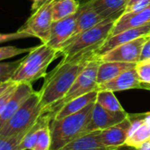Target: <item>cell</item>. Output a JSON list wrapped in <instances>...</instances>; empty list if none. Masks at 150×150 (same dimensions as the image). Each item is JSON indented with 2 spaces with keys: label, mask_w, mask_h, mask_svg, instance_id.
<instances>
[{
  "label": "cell",
  "mask_w": 150,
  "mask_h": 150,
  "mask_svg": "<svg viewBox=\"0 0 150 150\" xmlns=\"http://www.w3.org/2000/svg\"><path fill=\"white\" fill-rule=\"evenodd\" d=\"M142 89L150 91V84H142Z\"/></svg>",
  "instance_id": "obj_38"
},
{
  "label": "cell",
  "mask_w": 150,
  "mask_h": 150,
  "mask_svg": "<svg viewBox=\"0 0 150 150\" xmlns=\"http://www.w3.org/2000/svg\"><path fill=\"white\" fill-rule=\"evenodd\" d=\"M43 116L38 91H34L0 130V137H8L32 128Z\"/></svg>",
  "instance_id": "obj_6"
},
{
  "label": "cell",
  "mask_w": 150,
  "mask_h": 150,
  "mask_svg": "<svg viewBox=\"0 0 150 150\" xmlns=\"http://www.w3.org/2000/svg\"><path fill=\"white\" fill-rule=\"evenodd\" d=\"M132 89H142V83L138 77L135 68L128 69L106 83L98 84L97 91H110L112 92Z\"/></svg>",
  "instance_id": "obj_14"
},
{
  "label": "cell",
  "mask_w": 150,
  "mask_h": 150,
  "mask_svg": "<svg viewBox=\"0 0 150 150\" xmlns=\"http://www.w3.org/2000/svg\"><path fill=\"white\" fill-rule=\"evenodd\" d=\"M150 58V38L149 36L148 40L145 42L142 50V54H141V61L149 59Z\"/></svg>",
  "instance_id": "obj_32"
},
{
  "label": "cell",
  "mask_w": 150,
  "mask_h": 150,
  "mask_svg": "<svg viewBox=\"0 0 150 150\" xmlns=\"http://www.w3.org/2000/svg\"><path fill=\"white\" fill-rule=\"evenodd\" d=\"M96 55L95 52H89L76 54L66 61L62 60L53 70L47 73L38 91L43 115L66 95L79 74Z\"/></svg>",
  "instance_id": "obj_1"
},
{
  "label": "cell",
  "mask_w": 150,
  "mask_h": 150,
  "mask_svg": "<svg viewBox=\"0 0 150 150\" xmlns=\"http://www.w3.org/2000/svg\"><path fill=\"white\" fill-rule=\"evenodd\" d=\"M98 91H93L91 92H89L85 95H83L81 97H78L70 102L67 103L65 105H63L53 117L52 120H61L62 118H65L67 116H69L73 113H76L84 107H86L88 105L96 102Z\"/></svg>",
  "instance_id": "obj_19"
},
{
  "label": "cell",
  "mask_w": 150,
  "mask_h": 150,
  "mask_svg": "<svg viewBox=\"0 0 150 150\" xmlns=\"http://www.w3.org/2000/svg\"><path fill=\"white\" fill-rule=\"evenodd\" d=\"M34 91H35L31 83H22L18 84L13 95L11 96L3 112L0 114V130Z\"/></svg>",
  "instance_id": "obj_13"
},
{
  "label": "cell",
  "mask_w": 150,
  "mask_h": 150,
  "mask_svg": "<svg viewBox=\"0 0 150 150\" xmlns=\"http://www.w3.org/2000/svg\"><path fill=\"white\" fill-rule=\"evenodd\" d=\"M94 105L95 102L76 113L51 121L52 145L50 150H59L73 140L88 133L87 127L91 120Z\"/></svg>",
  "instance_id": "obj_4"
},
{
  "label": "cell",
  "mask_w": 150,
  "mask_h": 150,
  "mask_svg": "<svg viewBox=\"0 0 150 150\" xmlns=\"http://www.w3.org/2000/svg\"><path fill=\"white\" fill-rule=\"evenodd\" d=\"M100 63L101 61L98 55L94 56L76 77V81L66 93V95L47 111L45 115H47L51 121L54 115L67 103L89 92L97 91V75Z\"/></svg>",
  "instance_id": "obj_5"
},
{
  "label": "cell",
  "mask_w": 150,
  "mask_h": 150,
  "mask_svg": "<svg viewBox=\"0 0 150 150\" xmlns=\"http://www.w3.org/2000/svg\"><path fill=\"white\" fill-rule=\"evenodd\" d=\"M30 130L31 128L11 136L0 137V150H17L20 142Z\"/></svg>",
  "instance_id": "obj_25"
},
{
  "label": "cell",
  "mask_w": 150,
  "mask_h": 150,
  "mask_svg": "<svg viewBox=\"0 0 150 150\" xmlns=\"http://www.w3.org/2000/svg\"><path fill=\"white\" fill-rule=\"evenodd\" d=\"M32 49H33V47L20 48V47H13V46L0 47V62L3 60L12 58V57L19 55V54L29 53Z\"/></svg>",
  "instance_id": "obj_28"
},
{
  "label": "cell",
  "mask_w": 150,
  "mask_h": 150,
  "mask_svg": "<svg viewBox=\"0 0 150 150\" xmlns=\"http://www.w3.org/2000/svg\"><path fill=\"white\" fill-rule=\"evenodd\" d=\"M59 150H118L112 148H108L103 144L99 138V131L87 133Z\"/></svg>",
  "instance_id": "obj_17"
},
{
  "label": "cell",
  "mask_w": 150,
  "mask_h": 150,
  "mask_svg": "<svg viewBox=\"0 0 150 150\" xmlns=\"http://www.w3.org/2000/svg\"><path fill=\"white\" fill-rule=\"evenodd\" d=\"M118 150H119V149H118Z\"/></svg>",
  "instance_id": "obj_41"
},
{
  "label": "cell",
  "mask_w": 150,
  "mask_h": 150,
  "mask_svg": "<svg viewBox=\"0 0 150 150\" xmlns=\"http://www.w3.org/2000/svg\"><path fill=\"white\" fill-rule=\"evenodd\" d=\"M133 150H138V149H133Z\"/></svg>",
  "instance_id": "obj_39"
},
{
  "label": "cell",
  "mask_w": 150,
  "mask_h": 150,
  "mask_svg": "<svg viewBox=\"0 0 150 150\" xmlns=\"http://www.w3.org/2000/svg\"><path fill=\"white\" fill-rule=\"evenodd\" d=\"M150 22V5L140 11H131L123 13L115 22V25L110 34L116 35L127 29L139 27Z\"/></svg>",
  "instance_id": "obj_15"
},
{
  "label": "cell",
  "mask_w": 150,
  "mask_h": 150,
  "mask_svg": "<svg viewBox=\"0 0 150 150\" xmlns=\"http://www.w3.org/2000/svg\"><path fill=\"white\" fill-rule=\"evenodd\" d=\"M139 1H142V0H129V2H128V4H127V7L131 6L132 4H135V3H137V2H139Z\"/></svg>",
  "instance_id": "obj_37"
},
{
  "label": "cell",
  "mask_w": 150,
  "mask_h": 150,
  "mask_svg": "<svg viewBox=\"0 0 150 150\" xmlns=\"http://www.w3.org/2000/svg\"><path fill=\"white\" fill-rule=\"evenodd\" d=\"M135 70L142 84H150V58L137 62Z\"/></svg>",
  "instance_id": "obj_27"
},
{
  "label": "cell",
  "mask_w": 150,
  "mask_h": 150,
  "mask_svg": "<svg viewBox=\"0 0 150 150\" xmlns=\"http://www.w3.org/2000/svg\"><path fill=\"white\" fill-rule=\"evenodd\" d=\"M60 51L41 43L33 47L28 54L21 59L20 64L11 77V81L18 83H33L41 77H45L49 65L59 57Z\"/></svg>",
  "instance_id": "obj_3"
},
{
  "label": "cell",
  "mask_w": 150,
  "mask_h": 150,
  "mask_svg": "<svg viewBox=\"0 0 150 150\" xmlns=\"http://www.w3.org/2000/svg\"><path fill=\"white\" fill-rule=\"evenodd\" d=\"M101 21H102V19L100 18L98 14L96 12V11L93 9L91 0L81 4L79 7V10L77 11V18H76L75 31H74L71 38L62 47V48L66 44H68L72 40H74L76 37H77L79 34H81L83 32L91 28L92 26L96 25L97 24H98Z\"/></svg>",
  "instance_id": "obj_16"
},
{
  "label": "cell",
  "mask_w": 150,
  "mask_h": 150,
  "mask_svg": "<svg viewBox=\"0 0 150 150\" xmlns=\"http://www.w3.org/2000/svg\"><path fill=\"white\" fill-rule=\"evenodd\" d=\"M80 4L76 0H54L53 2V22L62 19L76 13Z\"/></svg>",
  "instance_id": "obj_21"
},
{
  "label": "cell",
  "mask_w": 150,
  "mask_h": 150,
  "mask_svg": "<svg viewBox=\"0 0 150 150\" xmlns=\"http://www.w3.org/2000/svg\"><path fill=\"white\" fill-rule=\"evenodd\" d=\"M131 120L128 114V117L120 123L99 131V138L105 146L119 149L127 140Z\"/></svg>",
  "instance_id": "obj_12"
},
{
  "label": "cell",
  "mask_w": 150,
  "mask_h": 150,
  "mask_svg": "<svg viewBox=\"0 0 150 150\" xmlns=\"http://www.w3.org/2000/svg\"><path fill=\"white\" fill-rule=\"evenodd\" d=\"M149 35L140 37L132 41L124 43L100 56L101 62H120L137 63L141 61V54L145 42Z\"/></svg>",
  "instance_id": "obj_8"
},
{
  "label": "cell",
  "mask_w": 150,
  "mask_h": 150,
  "mask_svg": "<svg viewBox=\"0 0 150 150\" xmlns=\"http://www.w3.org/2000/svg\"><path fill=\"white\" fill-rule=\"evenodd\" d=\"M129 0H91L93 9L102 20L124 11Z\"/></svg>",
  "instance_id": "obj_20"
},
{
  "label": "cell",
  "mask_w": 150,
  "mask_h": 150,
  "mask_svg": "<svg viewBox=\"0 0 150 150\" xmlns=\"http://www.w3.org/2000/svg\"><path fill=\"white\" fill-rule=\"evenodd\" d=\"M18 84V83H15V82H14V83L8 88V90L0 97V114H1V113L3 112V111L4 110L6 105L8 104L9 100L11 99V96L13 95V93H14V91H15V90H16Z\"/></svg>",
  "instance_id": "obj_29"
},
{
  "label": "cell",
  "mask_w": 150,
  "mask_h": 150,
  "mask_svg": "<svg viewBox=\"0 0 150 150\" xmlns=\"http://www.w3.org/2000/svg\"><path fill=\"white\" fill-rule=\"evenodd\" d=\"M76 18L77 12L69 17L53 22L47 45L60 51L62 47L71 38L75 31Z\"/></svg>",
  "instance_id": "obj_10"
},
{
  "label": "cell",
  "mask_w": 150,
  "mask_h": 150,
  "mask_svg": "<svg viewBox=\"0 0 150 150\" xmlns=\"http://www.w3.org/2000/svg\"><path fill=\"white\" fill-rule=\"evenodd\" d=\"M150 140V127L145 122L127 140L125 145L133 149H139L143 143Z\"/></svg>",
  "instance_id": "obj_23"
},
{
  "label": "cell",
  "mask_w": 150,
  "mask_h": 150,
  "mask_svg": "<svg viewBox=\"0 0 150 150\" xmlns=\"http://www.w3.org/2000/svg\"><path fill=\"white\" fill-rule=\"evenodd\" d=\"M21 59L13 62H0V83L11 79L20 64Z\"/></svg>",
  "instance_id": "obj_26"
},
{
  "label": "cell",
  "mask_w": 150,
  "mask_h": 150,
  "mask_svg": "<svg viewBox=\"0 0 150 150\" xmlns=\"http://www.w3.org/2000/svg\"><path fill=\"white\" fill-rule=\"evenodd\" d=\"M50 121L44 123L40 130L37 141L32 150H50L52 145V136L50 130Z\"/></svg>",
  "instance_id": "obj_24"
},
{
  "label": "cell",
  "mask_w": 150,
  "mask_h": 150,
  "mask_svg": "<svg viewBox=\"0 0 150 150\" xmlns=\"http://www.w3.org/2000/svg\"><path fill=\"white\" fill-rule=\"evenodd\" d=\"M144 122L150 127V112L149 113H147L146 116H145V119H144Z\"/></svg>",
  "instance_id": "obj_36"
},
{
  "label": "cell",
  "mask_w": 150,
  "mask_h": 150,
  "mask_svg": "<svg viewBox=\"0 0 150 150\" xmlns=\"http://www.w3.org/2000/svg\"><path fill=\"white\" fill-rule=\"evenodd\" d=\"M136 63L120 62H101L97 75V83L101 84L111 81L121 73L135 68Z\"/></svg>",
  "instance_id": "obj_18"
},
{
  "label": "cell",
  "mask_w": 150,
  "mask_h": 150,
  "mask_svg": "<svg viewBox=\"0 0 150 150\" xmlns=\"http://www.w3.org/2000/svg\"><path fill=\"white\" fill-rule=\"evenodd\" d=\"M96 104L110 112H124V108L114 95V92L110 91H98Z\"/></svg>",
  "instance_id": "obj_22"
},
{
  "label": "cell",
  "mask_w": 150,
  "mask_h": 150,
  "mask_svg": "<svg viewBox=\"0 0 150 150\" xmlns=\"http://www.w3.org/2000/svg\"><path fill=\"white\" fill-rule=\"evenodd\" d=\"M53 2L54 0H50L35 10L18 32L28 33L32 37L38 38L41 43L47 44L53 24Z\"/></svg>",
  "instance_id": "obj_7"
},
{
  "label": "cell",
  "mask_w": 150,
  "mask_h": 150,
  "mask_svg": "<svg viewBox=\"0 0 150 150\" xmlns=\"http://www.w3.org/2000/svg\"><path fill=\"white\" fill-rule=\"evenodd\" d=\"M150 34V22L139 26V27H135V28H131V29H127L126 31H123L116 35L111 36L109 37L105 42L104 44L96 51V54L100 57L102 55H104L105 54H106L107 52L112 50L113 48L117 47L118 46H120L124 43L132 41L134 40H136L140 37L142 36H147Z\"/></svg>",
  "instance_id": "obj_11"
},
{
  "label": "cell",
  "mask_w": 150,
  "mask_h": 150,
  "mask_svg": "<svg viewBox=\"0 0 150 150\" xmlns=\"http://www.w3.org/2000/svg\"><path fill=\"white\" fill-rule=\"evenodd\" d=\"M13 83H14V82L11 81V80L6 81V82H3V83H0V97L8 90V88H9Z\"/></svg>",
  "instance_id": "obj_33"
},
{
  "label": "cell",
  "mask_w": 150,
  "mask_h": 150,
  "mask_svg": "<svg viewBox=\"0 0 150 150\" xmlns=\"http://www.w3.org/2000/svg\"><path fill=\"white\" fill-rule=\"evenodd\" d=\"M32 1L33 2V5H32V11H34L35 10H37V9L41 5L42 2H43L44 0H32Z\"/></svg>",
  "instance_id": "obj_34"
},
{
  "label": "cell",
  "mask_w": 150,
  "mask_h": 150,
  "mask_svg": "<svg viewBox=\"0 0 150 150\" xmlns=\"http://www.w3.org/2000/svg\"><path fill=\"white\" fill-rule=\"evenodd\" d=\"M128 117V113L124 112H110L95 102L91 112V118L87 127V132L101 131L120 123Z\"/></svg>",
  "instance_id": "obj_9"
},
{
  "label": "cell",
  "mask_w": 150,
  "mask_h": 150,
  "mask_svg": "<svg viewBox=\"0 0 150 150\" xmlns=\"http://www.w3.org/2000/svg\"><path fill=\"white\" fill-rule=\"evenodd\" d=\"M150 5V0H142V1H139L134 4H132L131 6L126 7L124 13H127V12H131V11H140L143 9H145L146 7Z\"/></svg>",
  "instance_id": "obj_31"
},
{
  "label": "cell",
  "mask_w": 150,
  "mask_h": 150,
  "mask_svg": "<svg viewBox=\"0 0 150 150\" xmlns=\"http://www.w3.org/2000/svg\"><path fill=\"white\" fill-rule=\"evenodd\" d=\"M32 37L28 33H20V32H16V33H0V43L7 42V41H11V40H20V39H25V38H30Z\"/></svg>",
  "instance_id": "obj_30"
},
{
  "label": "cell",
  "mask_w": 150,
  "mask_h": 150,
  "mask_svg": "<svg viewBox=\"0 0 150 150\" xmlns=\"http://www.w3.org/2000/svg\"><path fill=\"white\" fill-rule=\"evenodd\" d=\"M124 11L115 13L109 18L102 20L91 28L83 32L70 42L66 44L60 53L62 55V60H69L73 56L89 52H95L110 37L112 30L117 19Z\"/></svg>",
  "instance_id": "obj_2"
},
{
  "label": "cell",
  "mask_w": 150,
  "mask_h": 150,
  "mask_svg": "<svg viewBox=\"0 0 150 150\" xmlns=\"http://www.w3.org/2000/svg\"><path fill=\"white\" fill-rule=\"evenodd\" d=\"M136 149L138 150H150V143L149 142H145V143H143L139 149Z\"/></svg>",
  "instance_id": "obj_35"
},
{
  "label": "cell",
  "mask_w": 150,
  "mask_h": 150,
  "mask_svg": "<svg viewBox=\"0 0 150 150\" xmlns=\"http://www.w3.org/2000/svg\"><path fill=\"white\" fill-rule=\"evenodd\" d=\"M149 38H150V34H149Z\"/></svg>",
  "instance_id": "obj_40"
}]
</instances>
